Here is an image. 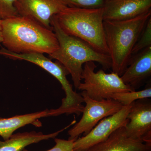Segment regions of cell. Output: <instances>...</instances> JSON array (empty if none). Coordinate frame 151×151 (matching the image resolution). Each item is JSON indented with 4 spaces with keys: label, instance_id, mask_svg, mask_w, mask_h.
<instances>
[{
    "label": "cell",
    "instance_id": "1",
    "mask_svg": "<svg viewBox=\"0 0 151 151\" xmlns=\"http://www.w3.org/2000/svg\"><path fill=\"white\" fill-rule=\"evenodd\" d=\"M2 43L4 48L17 53L52 54L59 44L52 30L32 19L17 16L1 20Z\"/></svg>",
    "mask_w": 151,
    "mask_h": 151
},
{
    "label": "cell",
    "instance_id": "2",
    "mask_svg": "<svg viewBox=\"0 0 151 151\" xmlns=\"http://www.w3.org/2000/svg\"><path fill=\"white\" fill-rule=\"evenodd\" d=\"M59 44L58 49L49 55L62 64L70 74L76 89L81 83L82 65L86 62H97L105 70L111 68L112 61L109 55L97 51L80 39L68 34L61 29L55 17L50 22Z\"/></svg>",
    "mask_w": 151,
    "mask_h": 151
},
{
    "label": "cell",
    "instance_id": "3",
    "mask_svg": "<svg viewBox=\"0 0 151 151\" xmlns=\"http://www.w3.org/2000/svg\"><path fill=\"white\" fill-rule=\"evenodd\" d=\"M151 16L150 11L127 20L104 21L105 40L114 73L121 76L127 68L133 48Z\"/></svg>",
    "mask_w": 151,
    "mask_h": 151
},
{
    "label": "cell",
    "instance_id": "4",
    "mask_svg": "<svg viewBox=\"0 0 151 151\" xmlns=\"http://www.w3.org/2000/svg\"><path fill=\"white\" fill-rule=\"evenodd\" d=\"M55 17L68 34L84 41L98 51L109 55L105 38L103 8L87 9L67 7Z\"/></svg>",
    "mask_w": 151,
    "mask_h": 151
},
{
    "label": "cell",
    "instance_id": "5",
    "mask_svg": "<svg viewBox=\"0 0 151 151\" xmlns=\"http://www.w3.org/2000/svg\"><path fill=\"white\" fill-rule=\"evenodd\" d=\"M0 55L10 59L24 60L38 65L53 76L59 81L65 97L62 100L60 109L67 115L76 114L79 116L83 112L84 99L80 93L74 91L72 84L68 80L66 76L69 73L64 66L58 61L54 62L44 55L42 53L30 52L17 53L8 50L4 47L0 49Z\"/></svg>",
    "mask_w": 151,
    "mask_h": 151
},
{
    "label": "cell",
    "instance_id": "6",
    "mask_svg": "<svg viewBox=\"0 0 151 151\" xmlns=\"http://www.w3.org/2000/svg\"><path fill=\"white\" fill-rule=\"evenodd\" d=\"M96 67L92 61L84 63L81 77L84 81L78 88L85 91L91 99L101 101L111 99L113 93L135 91L125 84L117 73H106L103 69L96 72Z\"/></svg>",
    "mask_w": 151,
    "mask_h": 151
},
{
    "label": "cell",
    "instance_id": "7",
    "mask_svg": "<svg viewBox=\"0 0 151 151\" xmlns=\"http://www.w3.org/2000/svg\"><path fill=\"white\" fill-rule=\"evenodd\" d=\"M80 94L86 105L80 121L68 131L69 140L77 139L82 134L87 135L101 120L117 113L124 106L112 99L101 101L93 100L85 91H82Z\"/></svg>",
    "mask_w": 151,
    "mask_h": 151
},
{
    "label": "cell",
    "instance_id": "8",
    "mask_svg": "<svg viewBox=\"0 0 151 151\" xmlns=\"http://www.w3.org/2000/svg\"><path fill=\"white\" fill-rule=\"evenodd\" d=\"M131 107L132 104L124 106L117 113L101 120L87 135L77 138L73 143L74 151H86L105 141L119 128L125 127L129 122L127 116Z\"/></svg>",
    "mask_w": 151,
    "mask_h": 151
},
{
    "label": "cell",
    "instance_id": "9",
    "mask_svg": "<svg viewBox=\"0 0 151 151\" xmlns=\"http://www.w3.org/2000/svg\"><path fill=\"white\" fill-rule=\"evenodd\" d=\"M125 127L127 136L151 145V102L149 98L133 102Z\"/></svg>",
    "mask_w": 151,
    "mask_h": 151
},
{
    "label": "cell",
    "instance_id": "10",
    "mask_svg": "<svg viewBox=\"0 0 151 151\" xmlns=\"http://www.w3.org/2000/svg\"><path fill=\"white\" fill-rule=\"evenodd\" d=\"M14 6L19 16L32 19L52 30V18L67 7L60 0H16Z\"/></svg>",
    "mask_w": 151,
    "mask_h": 151
},
{
    "label": "cell",
    "instance_id": "11",
    "mask_svg": "<svg viewBox=\"0 0 151 151\" xmlns=\"http://www.w3.org/2000/svg\"><path fill=\"white\" fill-rule=\"evenodd\" d=\"M151 0H107L103 8L104 21L134 18L151 10Z\"/></svg>",
    "mask_w": 151,
    "mask_h": 151
},
{
    "label": "cell",
    "instance_id": "12",
    "mask_svg": "<svg viewBox=\"0 0 151 151\" xmlns=\"http://www.w3.org/2000/svg\"><path fill=\"white\" fill-rule=\"evenodd\" d=\"M133 55L121 78L125 84L136 90L150 77L151 46Z\"/></svg>",
    "mask_w": 151,
    "mask_h": 151
},
{
    "label": "cell",
    "instance_id": "13",
    "mask_svg": "<svg viewBox=\"0 0 151 151\" xmlns=\"http://www.w3.org/2000/svg\"><path fill=\"white\" fill-rule=\"evenodd\" d=\"M151 145L127 136L125 127L111 134L108 139L86 151H151Z\"/></svg>",
    "mask_w": 151,
    "mask_h": 151
},
{
    "label": "cell",
    "instance_id": "14",
    "mask_svg": "<svg viewBox=\"0 0 151 151\" xmlns=\"http://www.w3.org/2000/svg\"><path fill=\"white\" fill-rule=\"evenodd\" d=\"M58 109H46L35 113L17 115L9 118H0V136L4 140L8 139L18 129L29 124L40 127L39 119L49 116H59Z\"/></svg>",
    "mask_w": 151,
    "mask_h": 151
},
{
    "label": "cell",
    "instance_id": "15",
    "mask_svg": "<svg viewBox=\"0 0 151 151\" xmlns=\"http://www.w3.org/2000/svg\"><path fill=\"white\" fill-rule=\"evenodd\" d=\"M74 120L67 127L51 134H45L42 132L35 131L13 134L8 139L0 141V151H22L26 147L42 141L55 139L59 134L75 124Z\"/></svg>",
    "mask_w": 151,
    "mask_h": 151
},
{
    "label": "cell",
    "instance_id": "16",
    "mask_svg": "<svg viewBox=\"0 0 151 151\" xmlns=\"http://www.w3.org/2000/svg\"><path fill=\"white\" fill-rule=\"evenodd\" d=\"M151 97V87L143 89L141 91H132L130 92H117L111 94V99L118 101L123 106H127L133 102L140 99H146Z\"/></svg>",
    "mask_w": 151,
    "mask_h": 151
},
{
    "label": "cell",
    "instance_id": "17",
    "mask_svg": "<svg viewBox=\"0 0 151 151\" xmlns=\"http://www.w3.org/2000/svg\"><path fill=\"white\" fill-rule=\"evenodd\" d=\"M68 7L81 9H102L107 0H60Z\"/></svg>",
    "mask_w": 151,
    "mask_h": 151
},
{
    "label": "cell",
    "instance_id": "18",
    "mask_svg": "<svg viewBox=\"0 0 151 151\" xmlns=\"http://www.w3.org/2000/svg\"><path fill=\"white\" fill-rule=\"evenodd\" d=\"M151 46V17L149 18L132 50V55Z\"/></svg>",
    "mask_w": 151,
    "mask_h": 151
},
{
    "label": "cell",
    "instance_id": "19",
    "mask_svg": "<svg viewBox=\"0 0 151 151\" xmlns=\"http://www.w3.org/2000/svg\"><path fill=\"white\" fill-rule=\"evenodd\" d=\"M16 0H0V20L19 16L14 6Z\"/></svg>",
    "mask_w": 151,
    "mask_h": 151
},
{
    "label": "cell",
    "instance_id": "20",
    "mask_svg": "<svg viewBox=\"0 0 151 151\" xmlns=\"http://www.w3.org/2000/svg\"><path fill=\"white\" fill-rule=\"evenodd\" d=\"M76 139L65 140L55 138V145L46 151H74L73 150V143ZM22 151H29L24 149Z\"/></svg>",
    "mask_w": 151,
    "mask_h": 151
}]
</instances>
